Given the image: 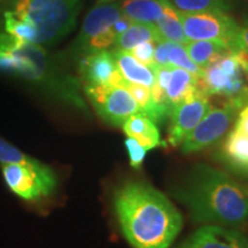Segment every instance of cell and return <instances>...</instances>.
<instances>
[{"label": "cell", "mask_w": 248, "mask_h": 248, "mask_svg": "<svg viewBox=\"0 0 248 248\" xmlns=\"http://www.w3.org/2000/svg\"><path fill=\"white\" fill-rule=\"evenodd\" d=\"M0 71L26 83L60 106L91 116L79 79L43 46L0 32Z\"/></svg>", "instance_id": "obj_1"}, {"label": "cell", "mask_w": 248, "mask_h": 248, "mask_svg": "<svg viewBox=\"0 0 248 248\" xmlns=\"http://www.w3.org/2000/svg\"><path fill=\"white\" fill-rule=\"evenodd\" d=\"M114 208L133 248H168L183 225L175 206L146 183L130 182L119 188Z\"/></svg>", "instance_id": "obj_2"}, {"label": "cell", "mask_w": 248, "mask_h": 248, "mask_svg": "<svg viewBox=\"0 0 248 248\" xmlns=\"http://www.w3.org/2000/svg\"><path fill=\"white\" fill-rule=\"evenodd\" d=\"M176 198L197 223L234 226L248 219L247 188L207 164L194 167Z\"/></svg>", "instance_id": "obj_3"}, {"label": "cell", "mask_w": 248, "mask_h": 248, "mask_svg": "<svg viewBox=\"0 0 248 248\" xmlns=\"http://www.w3.org/2000/svg\"><path fill=\"white\" fill-rule=\"evenodd\" d=\"M80 8L82 0H11L4 13L6 33L52 46L74 30Z\"/></svg>", "instance_id": "obj_4"}, {"label": "cell", "mask_w": 248, "mask_h": 248, "mask_svg": "<svg viewBox=\"0 0 248 248\" xmlns=\"http://www.w3.org/2000/svg\"><path fill=\"white\" fill-rule=\"evenodd\" d=\"M5 187L28 209L43 212L58 194L59 176L51 166L32 156L0 166Z\"/></svg>", "instance_id": "obj_5"}, {"label": "cell", "mask_w": 248, "mask_h": 248, "mask_svg": "<svg viewBox=\"0 0 248 248\" xmlns=\"http://www.w3.org/2000/svg\"><path fill=\"white\" fill-rule=\"evenodd\" d=\"M197 88L207 97L216 95L241 108L248 105V77L241 67L237 49L219 55L197 77Z\"/></svg>", "instance_id": "obj_6"}, {"label": "cell", "mask_w": 248, "mask_h": 248, "mask_svg": "<svg viewBox=\"0 0 248 248\" xmlns=\"http://www.w3.org/2000/svg\"><path fill=\"white\" fill-rule=\"evenodd\" d=\"M183 31L188 42L195 40H216L225 44L230 49H239L237 39L240 27L226 12H200L181 13Z\"/></svg>", "instance_id": "obj_7"}, {"label": "cell", "mask_w": 248, "mask_h": 248, "mask_svg": "<svg viewBox=\"0 0 248 248\" xmlns=\"http://www.w3.org/2000/svg\"><path fill=\"white\" fill-rule=\"evenodd\" d=\"M82 89L95 113L110 125L122 126L129 117L144 114L141 107L125 89L109 85H88L82 86Z\"/></svg>", "instance_id": "obj_8"}, {"label": "cell", "mask_w": 248, "mask_h": 248, "mask_svg": "<svg viewBox=\"0 0 248 248\" xmlns=\"http://www.w3.org/2000/svg\"><path fill=\"white\" fill-rule=\"evenodd\" d=\"M243 109L233 101H224L221 107L210 108L200 123L182 142L184 154L194 153L210 147L224 137Z\"/></svg>", "instance_id": "obj_9"}, {"label": "cell", "mask_w": 248, "mask_h": 248, "mask_svg": "<svg viewBox=\"0 0 248 248\" xmlns=\"http://www.w3.org/2000/svg\"><path fill=\"white\" fill-rule=\"evenodd\" d=\"M210 109L209 98L198 90L194 95L173 108L170 114L168 142L177 147Z\"/></svg>", "instance_id": "obj_10"}, {"label": "cell", "mask_w": 248, "mask_h": 248, "mask_svg": "<svg viewBox=\"0 0 248 248\" xmlns=\"http://www.w3.org/2000/svg\"><path fill=\"white\" fill-rule=\"evenodd\" d=\"M122 15L123 12L121 9L120 2L101 0L86 15L82 29L70 47L71 57L78 58L79 53L89 40L101 35L102 32L113 27Z\"/></svg>", "instance_id": "obj_11"}, {"label": "cell", "mask_w": 248, "mask_h": 248, "mask_svg": "<svg viewBox=\"0 0 248 248\" xmlns=\"http://www.w3.org/2000/svg\"><path fill=\"white\" fill-rule=\"evenodd\" d=\"M181 248H248V240L237 231L226 230L219 225H204Z\"/></svg>", "instance_id": "obj_12"}, {"label": "cell", "mask_w": 248, "mask_h": 248, "mask_svg": "<svg viewBox=\"0 0 248 248\" xmlns=\"http://www.w3.org/2000/svg\"><path fill=\"white\" fill-rule=\"evenodd\" d=\"M111 51L92 52L79 59L78 71L82 86L108 85L111 74L116 70Z\"/></svg>", "instance_id": "obj_13"}, {"label": "cell", "mask_w": 248, "mask_h": 248, "mask_svg": "<svg viewBox=\"0 0 248 248\" xmlns=\"http://www.w3.org/2000/svg\"><path fill=\"white\" fill-rule=\"evenodd\" d=\"M111 53L115 59L117 69L128 82L145 85L147 88L153 86L155 75L151 68L141 64L128 51L124 49L116 48L115 51H111Z\"/></svg>", "instance_id": "obj_14"}, {"label": "cell", "mask_w": 248, "mask_h": 248, "mask_svg": "<svg viewBox=\"0 0 248 248\" xmlns=\"http://www.w3.org/2000/svg\"><path fill=\"white\" fill-rule=\"evenodd\" d=\"M123 131L130 138L136 139L146 151L157 147L161 142L160 132L153 121L144 114L129 117L122 125Z\"/></svg>", "instance_id": "obj_15"}, {"label": "cell", "mask_w": 248, "mask_h": 248, "mask_svg": "<svg viewBox=\"0 0 248 248\" xmlns=\"http://www.w3.org/2000/svg\"><path fill=\"white\" fill-rule=\"evenodd\" d=\"M197 91V77L182 68L171 67V76L166 91L167 101L171 111L183 101L194 95Z\"/></svg>", "instance_id": "obj_16"}, {"label": "cell", "mask_w": 248, "mask_h": 248, "mask_svg": "<svg viewBox=\"0 0 248 248\" xmlns=\"http://www.w3.org/2000/svg\"><path fill=\"white\" fill-rule=\"evenodd\" d=\"M167 4L166 0H124L121 9L135 22L154 24L162 16Z\"/></svg>", "instance_id": "obj_17"}, {"label": "cell", "mask_w": 248, "mask_h": 248, "mask_svg": "<svg viewBox=\"0 0 248 248\" xmlns=\"http://www.w3.org/2000/svg\"><path fill=\"white\" fill-rule=\"evenodd\" d=\"M184 48L192 61L201 69L208 67L219 55L230 51L225 44L216 40H195L188 42ZM233 51V49H232Z\"/></svg>", "instance_id": "obj_18"}, {"label": "cell", "mask_w": 248, "mask_h": 248, "mask_svg": "<svg viewBox=\"0 0 248 248\" xmlns=\"http://www.w3.org/2000/svg\"><path fill=\"white\" fill-rule=\"evenodd\" d=\"M154 26L156 28L157 33H159L160 38L162 40L178 43L183 46L188 43V39L186 38L184 31H183L178 12L170 7L168 4L164 7L162 16L154 23Z\"/></svg>", "instance_id": "obj_19"}, {"label": "cell", "mask_w": 248, "mask_h": 248, "mask_svg": "<svg viewBox=\"0 0 248 248\" xmlns=\"http://www.w3.org/2000/svg\"><path fill=\"white\" fill-rule=\"evenodd\" d=\"M151 40H154L156 43L162 40L154 24L136 22L117 37L115 44L117 48L130 51L135 46L145 42H151Z\"/></svg>", "instance_id": "obj_20"}, {"label": "cell", "mask_w": 248, "mask_h": 248, "mask_svg": "<svg viewBox=\"0 0 248 248\" xmlns=\"http://www.w3.org/2000/svg\"><path fill=\"white\" fill-rule=\"evenodd\" d=\"M223 154L233 166L248 169V135L234 130L229 132L223 145Z\"/></svg>", "instance_id": "obj_21"}, {"label": "cell", "mask_w": 248, "mask_h": 248, "mask_svg": "<svg viewBox=\"0 0 248 248\" xmlns=\"http://www.w3.org/2000/svg\"><path fill=\"white\" fill-rule=\"evenodd\" d=\"M170 7L181 13H200V12H228L231 0H166Z\"/></svg>", "instance_id": "obj_22"}, {"label": "cell", "mask_w": 248, "mask_h": 248, "mask_svg": "<svg viewBox=\"0 0 248 248\" xmlns=\"http://www.w3.org/2000/svg\"><path fill=\"white\" fill-rule=\"evenodd\" d=\"M169 66L182 68L195 77H199L202 74V69L197 66L193 61L191 60L187 53H186L184 46L178 43H171L168 54Z\"/></svg>", "instance_id": "obj_23"}, {"label": "cell", "mask_w": 248, "mask_h": 248, "mask_svg": "<svg viewBox=\"0 0 248 248\" xmlns=\"http://www.w3.org/2000/svg\"><path fill=\"white\" fill-rule=\"evenodd\" d=\"M29 155L14 146L13 144L0 137V166L7 163H16L26 160Z\"/></svg>", "instance_id": "obj_24"}, {"label": "cell", "mask_w": 248, "mask_h": 248, "mask_svg": "<svg viewBox=\"0 0 248 248\" xmlns=\"http://www.w3.org/2000/svg\"><path fill=\"white\" fill-rule=\"evenodd\" d=\"M155 44L156 42L151 40V42L141 43L135 47H132L130 51H128L133 58L141 64L151 68L154 64V51H155Z\"/></svg>", "instance_id": "obj_25"}, {"label": "cell", "mask_w": 248, "mask_h": 248, "mask_svg": "<svg viewBox=\"0 0 248 248\" xmlns=\"http://www.w3.org/2000/svg\"><path fill=\"white\" fill-rule=\"evenodd\" d=\"M125 147L128 150L130 164L132 168L139 169L141 167L142 161L145 159V154H146V150L141 146L139 142L133 138H128L125 140Z\"/></svg>", "instance_id": "obj_26"}, {"label": "cell", "mask_w": 248, "mask_h": 248, "mask_svg": "<svg viewBox=\"0 0 248 248\" xmlns=\"http://www.w3.org/2000/svg\"><path fill=\"white\" fill-rule=\"evenodd\" d=\"M170 45L171 42H167V40H161L156 43L154 51V64L157 67H169L168 54Z\"/></svg>", "instance_id": "obj_27"}, {"label": "cell", "mask_w": 248, "mask_h": 248, "mask_svg": "<svg viewBox=\"0 0 248 248\" xmlns=\"http://www.w3.org/2000/svg\"><path fill=\"white\" fill-rule=\"evenodd\" d=\"M234 131L248 135V105L238 114V119L234 124Z\"/></svg>", "instance_id": "obj_28"}, {"label": "cell", "mask_w": 248, "mask_h": 248, "mask_svg": "<svg viewBox=\"0 0 248 248\" xmlns=\"http://www.w3.org/2000/svg\"><path fill=\"white\" fill-rule=\"evenodd\" d=\"M133 23H136L135 21L131 20V18H130L129 16H126L125 14H123L122 16H121L119 20L116 21V23L113 26L117 37H119L122 32H124V31H125L126 29H129V28L131 27Z\"/></svg>", "instance_id": "obj_29"}, {"label": "cell", "mask_w": 248, "mask_h": 248, "mask_svg": "<svg viewBox=\"0 0 248 248\" xmlns=\"http://www.w3.org/2000/svg\"><path fill=\"white\" fill-rule=\"evenodd\" d=\"M237 46L239 49H244L248 53V21L244 24V27H240L239 35L237 39Z\"/></svg>", "instance_id": "obj_30"}, {"label": "cell", "mask_w": 248, "mask_h": 248, "mask_svg": "<svg viewBox=\"0 0 248 248\" xmlns=\"http://www.w3.org/2000/svg\"><path fill=\"white\" fill-rule=\"evenodd\" d=\"M109 1H113V0H109Z\"/></svg>", "instance_id": "obj_31"}]
</instances>
